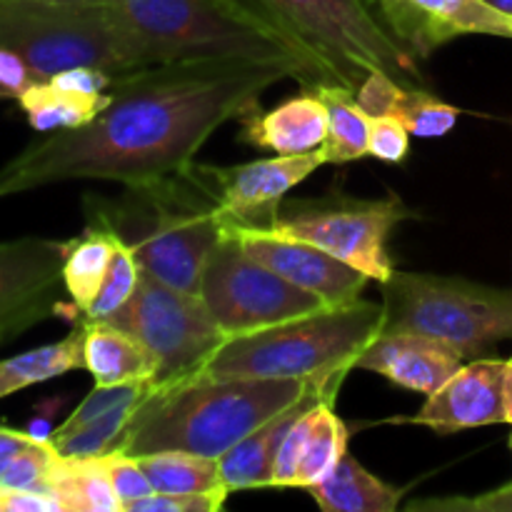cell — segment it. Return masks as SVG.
Segmentation results:
<instances>
[{
  "label": "cell",
  "mask_w": 512,
  "mask_h": 512,
  "mask_svg": "<svg viewBox=\"0 0 512 512\" xmlns=\"http://www.w3.org/2000/svg\"><path fill=\"white\" fill-rule=\"evenodd\" d=\"M285 78L308 83L298 63L278 58H190L120 75L98 118L43 135L0 168V200L65 180L125 185L180 173L220 125Z\"/></svg>",
  "instance_id": "1"
},
{
  "label": "cell",
  "mask_w": 512,
  "mask_h": 512,
  "mask_svg": "<svg viewBox=\"0 0 512 512\" xmlns=\"http://www.w3.org/2000/svg\"><path fill=\"white\" fill-rule=\"evenodd\" d=\"M85 220L108 225L133 250L143 273L200 293L205 263L225 238V215L203 163L125 183L118 198H85Z\"/></svg>",
  "instance_id": "2"
},
{
  "label": "cell",
  "mask_w": 512,
  "mask_h": 512,
  "mask_svg": "<svg viewBox=\"0 0 512 512\" xmlns=\"http://www.w3.org/2000/svg\"><path fill=\"white\" fill-rule=\"evenodd\" d=\"M330 378L338 375L313 380L190 378L155 385L153 393L135 408L120 450L135 458L158 450L220 458Z\"/></svg>",
  "instance_id": "3"
},
{
  "label": "cell",
  "mask_w": 512,
  "mask_h": 512,
  "mask_svg": "<svg viewBox=\"0 0 512 512\" xmlns=\"http://www.w3.org/2000/svg\"><path fill=\"white\" fill-rule=\"evenodd\" d=\"M150 63L190 58L293 60L305 88L325 83L320 70L243 0H113Z\"/></svg>",
  "instance_id": "4"
},
{
  "label": "cell",
  "mask_w": 512,
  "mask_h": 512,
  "mask_svg": "<svg viewBox=\"0 0 512 512\" xmlns=\"http://www.w3.org/2000/svg\"><path fill=\"white\" fill-rule=\"evenodd\" d=\"M383 328V303L353 300L318 313L235 335L195 378H290L348 375ZM190 380V378H188Z\"/></svg>",
  "instance_id": "5"
},
{
  "label": "cell",
  "mask_w": 512,
  "mask_h": 512,
  "mask_svg": "<svg viewBox=\"0 0 512 512\" xmlns=\"http://www.w3.org/2000/svg\"><path fill=\"white\" fill-rule=\"evenodd\" d=\"M280 30L325 83L358 90L370 73L423 85L420 60L385 28L370 0H243Z\"/></svg>",
  "instance_id": "6"
},
{
  "label": "cell",
  "mask_w": 512,
  "mask_h": 512,
  "mask_svg": "<svg viewBox=\"0 0 512 512\" xmlns=\"http://www.w3.org/2000/svg\"><path fill=\"white\" fill-rule=\"evenodd\" d=\"M0 48L18 53L38 80L78 65L115 78L153 65L113 5L0 0Z\"/></svg>",
  "instance_id": "7"
},
{
  "label": "cell",
  "mask_w": 512,
  "mask_h": 512,
  "mask_svg": "<svg viewBox=\"0 0 512 512\" xmlns=\"http://www.w3.org/2000/svg\"><path fill=\"white\" fill-rule=\"evenodd\" d=\"M380 333H415L478 358L512 338V290L465 278L395 270L383 283Z\"/></svg>",
  "instance_id": "8"
},
{
  "label": "cell",
  "mask_w": 512,
  "mask_h": 512,
  "mask_svg": "<svg viewBox=\"0 0 512 512\" xmlns=\"http://www.w3.org/2000/svg\"><path fill=\"white\" fill-rule=\"evenodd\" d=\"M405 218H413V210L395 195L380 200L330 195L323 200H285L275 223L260 230L315 245L383 285L395 273L388 253L390 233Z\"/></svg>",
  "instance_id": "9"
},
{
  "label": "cell",
  "mask_w": 512,
  "mask_h": 512,
  "mask_svg": "<svg viewBox=\"0 0 512 512\" xmlns=\"http://www.w3.org/2000/svg\"><path fill=\"white\" fill-rule=\"evenodd\" d=\"M138 338L158 360V385L195 378L215 353L228 343L200 293L173 288L143 273L133 298L108 318Z\"/></svg>",
  "instance_id": "10"
},
{
  "label": "cell",
  "mask_w": 512,
  "mask_h": 512,
  "mask_svg": "<svg viewBox=\"0 0 512 512\" xmlns=\"http://www.w3.org/2000/svg\"><path fill=\"white\" fill-rule=\"evenodd\" d=\"M200 298L228 338L330 308L323 298L250 258L233 235H225L210 253L200 280Z\"/></svg>",
  "instance_id": "11"
},
{
  "label": "cell",
  "mask_w": 512,
  "mask_h": 512,
  "mask_svg": "<svg viewBox=\"0 0 512 512\" xmlns=\"http://www.w3.org/2000/svg\"><path fill=\"white\" fill-rule=\"evenodd\" d=\"M328 163L325 150L303 155H275L240 165L203 163L228 230L270 228L290 190Z\"/></svg>",
  "instance_id": "12"
},
{
  "label": "cell",
  "mask_w": 512,
  "mask_h": 512,
  "mask_svg": "<svg viewBox=\"0 0 512 512\" xmlns=\"http://www.w3.org/2000/svg\"><path fill=\"white\" fill-rule=\"evenodd\" d=\"M65 245L48 238L0 243V330L10 338L63 310Z\"/></svg>",
  "instance_id": "13"
},
{
  "label": "cell",
  "mask_w": 512,
  "mask_h": 512,
  "mask_svg": "<svg viewBox=\"0 0 512 512\" xmlns=\"http://www.w3.org/2000/svg\"><path fill=\"white\" fill-rule=\"evenodd\" d=\"M370 5L415 58H428L463 35L512 40L510 15L485 0H370Z\"/></svg>",
  "instance_id": "14"
},
{
  "label": "cell",
  "mask_w": 512,
  "mask_h": 512,
  "mask_svg": "<svg viewBox=\"0 0 512 512\" xmlns=\"http://www.w3.org/2000/svg\"><path fill=\"white\" fill-rule=\"evenodd\" d=\"M225 235H233L250 258L263 263L288 283L323 298L328 305L353 303L363 295L370 280L353 265L303 240L278 238L265 230H228Z\"/></svg>",
  "instance_id": "15"
},
{
  "label": "cell",
  "mask_w": 512,
  "mask_h": 512,
  "mask_svg": "<svg viewBox=\"0 0 512 512\" xmlns=\"http://www.w3.org/2000/svg\"><path fill=\"white\" fill-rule=\"evenodd\" d=\"M505 373L508 360L473 358V363L463 365L443 388L428 395L418 415L400 423L425 425L440 435L508 423Z\"/></svg>",
  "instance_id": "16"
},
{
  "label": "cell",
  "mask_w": 512,
  "mask_h": 512,
  "mask_svg": "<svg viewBox=\"0 0 512 512\" xmlns=\"http://www.w3.org/2000/svg\"><path fill=\"white\" fill-rule=\"evenodd\" d=\"M463 360L453 348L425 335L380 333L358 355L355 368L383 375L413 393L433 395L463 368Z\"/></svg>",
  "instance_id": "17"
},
{
  "label": "cell",
  "mask_w": 512,
  "mask_h": 512,
  "mask_svg": "<svg viewBox=\"0 0 512 512\" xmlns=\"http://www.w3.org/2000/svg\"><path fill=\"white\" fill-rule=\"evenodd\" d=\"M240 138L275 155H303L323 148L328 138V108L313 88L275 108H253L240 118Z\"/></svg>",
  "instance_id": "18"
},
{
  "label": "cell",
  "mask_w": 512,
  "mask_h": 512,
  "mask_svg": "<svg viewBox=\"0 0 512 512\" xmlns=\"http://www.w3.org/2000/svg\"><path fill=\"white\" fill-rule=\"evenodd\" d=\"M343 380L345 375H338V378H330L325 380V383H320L318 388L310 390L303 400H298V403L290 405L288 410H283L280 415L270 418L268 423H263L258 430H253L248 438H243L238 445H233L228 453L220 455L218 465L225 488H228L230 493L270 488V473H273L275 453H278L280 440L288 433L293 420L298 418L303 410H308L310 405L320 403V400L338 398V390Z\"/></svg>",
  "instance_id": "19"
},
{
  "label": "cell",
  "mask_w": 512,
  "mask_h": 512,
  "mask_svg": "<svg viewBox=\"0 0 512 512\" xmlns=\"http://www.w3.org/2000/svg\"><path fill=\"white\" fill-rule=\"evenodd\" d=\"M355 98L368 115H393L418 138H443L460 118L455 105L435 98L423 85L398 83L388 73H370L355 90Z\"/></svg>",
  "instance_id": "20"
},
{
  "label": "cell",
  "mask_w": 512,
  "mask_h": 512,
  "mask_svg": "<svg viewBox=\"0 0 512 512\" xmlns=\"http://www.w3.org/2000/svg\"><path fill=\"white\" fill-rule=\"evenodd\" d=\"M75 320L83 325V368L95 385L155 380L158 360L138 338L110 320Z\"/></svg>",
  "instance_id": "21"
},
{
  "label": "cell",
  "mask_w": 512,
  "mask_h": 512,
  "mask_svg": "<svg viewBox=\"0 0 512 512\" xmlns=\"http://www.w3.org/2000/svg\"><path fill=\"white\" fill-rule=\"evenodd\" d=\"M308 493L325 512H395L403 498V490L380 480L348 453Z\"/></svg>",
  "instance_id": "22"
},
{
  "label": "cell",
  "mask_w": 512,
  "mask_h": 512,
  "mask_svg": "<svg viewBox=\"0 0 512 512\" xmlns=\"http://www.w3.org/2000/svg\"><path fill=\"white\" fill-rule=\"evenodd\" d=\"M118 248V235L98 220H85L83 233L65 245L63 285L78 315L85 313L98 295Z\"/></svg>",
  "instance_id": "23"
},
{
  "label": "cell",
  "mask_w": 512,
  "mask_h": 512,
  "mask_svg": "<svg viewBox=\"0 0 512 512\" xmlns=\"http://www.w3.org/2000/svg\"><path fill=\"white\" fill-rule=\"evenodd\" d=\"M78 368H83V325L75 320V328L58 343L0 360V400Z\"/></svg>",
  "instance_id": "24"
},
{
  "label": "cell",
  "mask_w": 512,
  "mask_h": 512,
  "mask_svg": "<svg viewBox=\"0 0 512 512\" xmlns=\"http://www.w3.org/2000/svg\"><path fill=\"white\" fill-rule=\"evenodd\" d=\"M108 100L110 93H70V90L53 85L50 80H38L20 95L18 105L25 118H28L30 128L35 133L48 135L58 133V130L83 128L90 120L98 118V113L108 105Z\"/></svg>",
  "instance_id": "25"
},
{
  "label": "cell",
  "mask_w": 512,
  "mask_h": 512,
  "mask_svg": "<svg viewBox=\"0 0 512 512\" xmlns=\"http://www.w3.org/2000/svg\"><path fill=\"white\" fill-rule=\"evenodd\" d=\"M50 495L63 512H123L103 458H63L50 478Z\"/></svg>",
  "instance_id": "26"
},
{
  "label": "cell",
  "mask_w": 512,
  "mask_h": 512,
  "mask_svg": "<svg viewBox=\"0 0 512 512\" xmlns=\"http://www.w3.org/2000/svg\"><path fill=\"white\" fill-rule=\"evenodd\" d=\"M315 93L328 108V138L323 150L328 163H353L370 155V118L360 108L355 90L345 85L320 83Z\"/></svg>",
  "instance_id": "27"
},
{
  "label": "cell",
  "mask_w": 512,
  "mask_h": 512,
  "mask_svg": "<svg viewBox=\"0 0 512 512\" xmlns=\"http://www.w3.org/2000/svg\"><path fill=\"white\" fill-rule=\"evenodd\" d=\"M60 453L50 440L0 425V488L50 495V478Z\"/></svg>",
  "instance_id": "28"
},
{
  "label": "cell",
  "mask_w": 512,
  "mask_h": 512,
  "mask_svg": "<svg viewBox=\"0 0 512 512\" xmlns=\"http://www.w3.org/2000/svg\"><path fill=\"white\" fill-rule=\"evenodd\" d=\"M138 460L155 493L183 495L225 488L218 458H203L185 450H158V453L138 455Z\"/></svg>",
  "instance_id": "29"
},
{
  "label": "cell",
  "mask_w": 512,
  "mask_h": 512,
  "mask_svg": "<svg viewBox=\"0 0 512 512\" xmlns=\"http://www.w3.org/2000/svg\"><path fill=\"white\" fill-rule=\"evenodd\" d=\"M333 403L335 398H328L315 408L313 428H310L293 488L308 490L310 485L328 478L335 465L348 453V425L338 418Z\"/></svg>",
  "instance_id": "30"
},
{
  "label": "cell",
  "mask_w": 512,
  "mask_h": 512,
  "mask_svg": "<svg viewBox=\"0 0 512 512\" xmlns=\"http://www.w3.org/2000/svg\"><path fill=\"white\" fill-rule=\"evenodd\" d=\"M135 408L138 405L118 408L113 413L103 415V418L90 420V423L80 425V428L68 430V433H53L50 435V443H53V448L63 458H103V455L123 448L125 433H128Z\"/></svg>",
  "instance_id": "31"
},
{
  "label": "cell",
  "mask_w": 512,
  "mask_h": 512,
  "mask_svg": "<svg viewBox=\"0 0 512 512\" xmlns=\"http://www.w3.org/2000/svg\"><path fill=\"white\" fill-rule=\"evenodd\" d=\"M140 268L138 258L133 255V250L128 245L120 243L118 253H115L113 263H110L108 275H105L103 285H100L98 295L90 303V308L85 313H80V320H108L113 318L118 310H123L128 305V300L133 298L135 288L140 283Z\"/></svg>",
  "instance_id": "32"
},
{
  "label": "cell",
  "mask_w": 512,
  "mask_h": 512,
  "mask_svg": "<svg viewBox=\"0 0 512 512\" xmlns=\"http://www.w3.org/2000/svg\"><path fill=\"white\" fill-rule=\"evenodd\" d=\"M155 380H138V383H120V385H95L88 395L83 398V403L68 415L60 428H55L53 433H68V430L80 428V425L90 423V420H98L103 415L113 413L118 408H128V405H138L140 400L148 398L155 390ZM50 433V435H53Z\"/></svg>",
  "instance_id": "33"
},
{
  "label": "cell",
  "mask_w": 512,
  "mask_h": 512,
  "mask_svg": "<svg viewBox=\"0 0 512 512\" xmlns=\"http://www.w3.org/2000/svg\"><path fill=\"white\" fill-rule=\"evenodd\" d=\"M320 403H323V400H320ZM320 403L303 410V413L293 420V425H290L288 433L283 435V440H280V448L278 453H275L273 473H270V488H293L295 473H298L300 458H303L305 443H308L310 428H313L315 408H318Z\"/></svg>",
  "instance_id": "34"
},
{
  "label": "cell",
  "mask_w": 512,
  "mask_h": 512,
  "mask_svg": "<svg viewBox=\"0 0 512 512\" xmlns=\"http://www.w3.org/2000/svg\"><path fill=\"white\" fill-rule=\"evenodd\" d=\"M105 465H108L110 483H113L115 495L120 500V510L128 512L130 505H135L138 500L153 495V485H150L148 475H145L143 465L135 455L123 453V450H115V453L103 455Z\"/></svg>",
  "instance_id": "35"
},
{
  "label": "cell",
  "mask_w": 512,
  "mask_h": 512,
  "mask_svg": "<svg viewBox=\"0 0 512 512\" xmlns=\"http://www.w3.org/2000/svg\"><path fill=\"white\" fill-rule=\"evenodd\" d=\"M370 155L383 163H403L410 153V130L393 115H368Z\"/></svg>",
  "instance_id": "36"
},
{
  "label": "cell",
  "mask_w": 512,
  "mask_h": 512,
  "mask_svg": "<svg viewBox=\"0 0 512 512\" xmlns=\"http://www.w3.org/2000/svg\"><path fill=\"white\" fill-rule=\"evenodd\" d=\"M230 490H210V493H153L148 498L130 505L128 512H218L223 510Z\"/></svg>",
  "instance_id": "37"
},
{
  "label": "cell",
  "mask_w": 512,
  "mask_h": 512,
  "mask_svg": "<svg viewBox=\"0 0 512 512\" xmlns=\"http://www.w3.org/2000/svg\"><path fill=\"white\" fill-rule=\"evenodd\" d=\"M410 510H450V512H512V480L500 488L488 490L478 498H445L420 500Z\"/></svg>",
  "instance_id": "38"
},
{
  "label": "cell",
  "mask_w": 512,
  "mask_h": 512,
  "mask_svg": "<svg viewBox=\"0 0 512 512\" xmlns=\"http://www.w3.org/2000/svg\"><path fill=\"white\" fill-rule=\"evenodd\" d=\"M115 75H110L103 68H90V65H78V68L60 70L50 78V83L58 88L70 90V93H83V95H100L108 93L113 85Z\"/></svg>",
  "instance_id": "39"
},
{
  "label": "cell",
  "mask_w": 512,
  "mask_h": 512,
  "mask_svg": "<svg viewBox=\"0 0 512 512\" xmlns=\"http://www.w3.org/2000/svg\"><path fill=\"white\" fill-rule=\"evenodd\" d=\"M38 78L30 65L13 50L0 48V100H18Z\"/></svg>",
  "instance_id": "40"
},
{
  "label": "cell",
  "mask_w": 512,
  "mask_h": 512,
  "mask_svg": "<svg viewBox=\"0 0 512 512\" xmlns=\"http://www.w3.org/2000/svg\"><path fill=\"white\" fill-rule=\"evenodd\" d=\"M0 512H63L60 503L48 493L38 490H3Z\"/></svg>",
  "instance_id": "41"
},
{
  "label": "cell",
  "mask_w": 512,
  "mask_h": 512,
  "mask_svg": "<svg viewBox=\"0 0 512 512\" xmlns=\"http://www.w3.org/2000/svg\"><path fill=\"white\" fill-rule=\"evenodd\" d=\"M505 408H508V423L512 425V360H508V373H505Z\"/></svg>",
  "instance_id": "42"
},
{
  "label": "cell",
  "mask_w": 512,
  "mask_h": 512,
  "mask_svg": "<svg viewBox=\"0 0 512 512\" xmlns=\"http://www.w3.org/2000/svg\"><path fill=\"white\" fill-rule=\"evenodd\" d=\"M485 3L493 5V8L500 10V13L510 15V18H512V0H485Z\"/></svg>",
  "instance_id": "43"
},
{
  "label": "cell",
  "mask_w": 512,
  "mask_h": 512,
  "mask_svg": "<svg viewBox=\"0 0 512 512\" xmlns=\"http://www.w3.org/2000/svg\"><path fill=\"white\" fill-rule=\"evenodd\" d=\"M53 3H73V5H110L113 0H53Z\"/></svg>",
  "instance_id": "44"
},
{
  "label": "cell",
  "mask_w": 512,
  "mask_h": 512,
  "mask_svg": "<svg viewBox=\"0 0 512 512\" xmlns=\"http://www.w3.org/2000/svg\"><path fill=\"white\" fill-rule=\"evenodd\" d=\"M8 340H13V338H10L8 333H3V330H0V345H3V343H8Z\"/></svg>",
  "instance_id": "45"
},
{
  "label": "cell",
  "mask_w": 512,
  "mask_h": 512,
  "mask_svg": "<svg viewBox=\"0 0 512 512\" xmlns=\"http://www.w3.org/2000/svg\"><path fill=\"white\" fill-rule=\"evenodd\" d=\"M3 490L5 488H0V510H3Z\"/></svg>",
  "instance_id": "46"
},
{
  "label": "cell",
  "mask_w": 512,
  "mask_h": 512,
  "mask_svg": "<svg viewBox=\"0 0 512 512\" xmlns=\"http://www.w3.org/2000/svg\"><path fill=\"white\" fill-rule=\"evenodd\" d=\"M510 448H512V435H510Z\"/></svg>",
  "instance_id": "47"
}]
</instances>
